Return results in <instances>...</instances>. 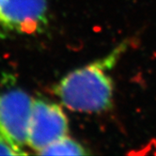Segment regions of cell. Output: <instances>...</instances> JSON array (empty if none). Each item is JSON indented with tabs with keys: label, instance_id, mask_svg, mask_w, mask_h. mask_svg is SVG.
Returning <instances> with one entry per match:
<instances>
[{
	"label": "cell",
	"instance_id": "obj_3",
	"mask_svg": "<svg viewBox=\"0 0 156 156\" xmlns=\"http://www.w3.org/2000/svg\"><path fill=\"white\" fill-rule=\"evenodd\" d=\"M68 133V119L60 106L42 100L33 101L27 145L38 153Z\"/></svg>",
	"mask_w": 156,
	"mask_h": 156
},
{
	"label": "cell",
	"instance_id": "obj_6",
	"mask_svg": "<svg viewBox=\"0 0 156 156\" xmlns=\"http://www.w3.org/2000/svg\"><path fill=\"white\" fill-rule=\"evenodd\" d=\"M19 155V153L6 141L0 139V155Z\"/></svg>",
	"mask_w": 156,
	"mask_h": 156
},
{
	"label": "cell",
	"instance_id": "obj_2",
	"mask_svg": "<svg viewBox=\"0 0 156 156\" xmlns=\"http://www.w3.org/2000/svg\"><path fill=\"white\" fill-rule=\"evenodd\" d=\"M33 101L20 90L0 92V139L9 143L18 153L27 144L29 119Z\"/></svg>",
	"mask_w": 156,
	"mask_h": 156
},
{
	"label": "cell",
	"instance_id": "obj_4",
	"mask_svg": "<svg viewBox=\"0 0 156 156\" xmlns=\"http://www.w3.org/2000/svg\"><path fill=\"white\" fill-rule=\"evenodd\" d=\"M47 23L45 0H3L0 26L21 33H35Z\"/></svg>",
	"mask_w": 156,
	"mask_h": 156
},
{
	"label": "cell",
	"instance_id": "obj_5",
	"mask_svg": "<svg viewBox=\"0 0 156 156\" xmlns=\"http://www.w3.org/2000/svg\"><path fill=\"white\" fill-rule=\"evenodd\" d=\"M87 153L79 143L67 136L53 142L39 152L41 155H85Z\"/></svg>",
	"mask_w": 156,
	"mask_h": 156
},
{
	"label": "cell",
	"instance_id": "obj_7",
	"mask_svg": "<svg viewBox=\"0 0 156 156\" xmlns=\"http://www.w3.org/2000/svg\"><path fill=\"white\" fill-rule=\"evenodd\" d=\"M2 1H3V0H0V4H1V3H2Z\"/></svg>",
	"mask_w": 156,
	"mask_h": 156
},
{
	"label": "cell",
	"instance_id": "obj_1",
	"mask_svg": "<svg viewBox=\"0 0 156 156\" xmlns=\"http://www.w3.org/2000/svg\"><path fill=\"white\" fill-rule=\"evenodd\" d=\"M126 50L121 43L104 58L77 69L55 87V93L69 109L84 113H97L108 109L113 99V81L108 74Z\"/></svg>",
	"mask_w": 156,
	"mask_h": 156
}]
</instances>
